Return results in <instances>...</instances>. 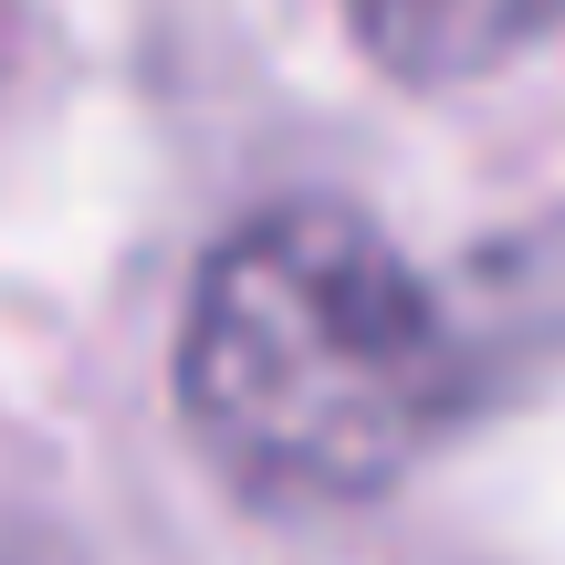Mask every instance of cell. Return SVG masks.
<instances>
[{
  "label": "cell",
  "instance_id": "cell-1",
  "mask_svg": "<svg viewBox=\"0 0 565 565\" xmlns=\"http://www.w3.org/2000/svg\"><path fill=\"white\" fill-rule=\"evenodd\" d=\"M179 408L263 503H366L450 419V324L356 210H263L189 294Z\"/></svg>",
  "mask_w": 565,
  "mask_h": 565
},
{
  "label": "cell",
  "instance_id": "cell-2",
  "mask_svg": "<svg viewBox=\"0 0 565 565\" xmlns=\"http://www.w3.org/2000/svg\"><path fill=\"white\" fill-rule=\"evenodd\" d=\"M555 11H565V0H345L356 42H366L398 84L503 74L534 32H555Z\"/></svg>",
  "mask_w": 565,
  "mask_h": 565
}]
</instances>
